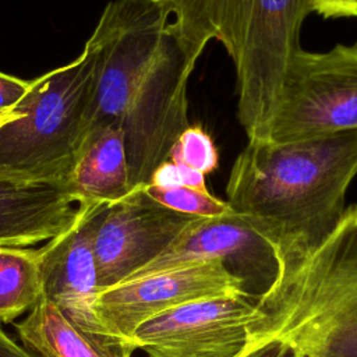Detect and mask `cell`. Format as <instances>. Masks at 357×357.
Here are the masks:
<instances>
[{
    "instance_id": "6da1fadb",
    "label": "cell",
    "mask_w": 357,
    "mask_h": 357,
    "mask_svg": "<svg viewBox=\"0 0 357 357\" xmlns=\"http://www.w3.org/2000/svg\"><path fill=\"white\" fill-rule=\"evenodd\" d=\"M167 24L159 0H113L91 33L99 67L84 141L105 126H119L132 190L149 184L190 126L187 85L197 61Z\"/></svg>"
},
{
    "instance_id": "7a4b0ae2",
    "label": "cell",
    "mask_w": 357,
    "mask_h": 357,
    "mask_svg": "<svg viewBox=\"0 0 357 357\" xmlns=\"http://www.w3.org/2000/svg\"><path fill=\"white\" fill-rule=\"evenodd\" d=\"M356 174L357 130L248 142L233 163L226 202L268 241L317 238L342 218Z\"/></svg>"
},
{
    "instance_id": "3957f363",
    "label": "cell",
    "mask_w": 357,
    "mask_h": 357,
    "mask_svg": "<svg viewBox=\"0 0 357 357\" xmlns=\"http://www.w3.org/2000/svg\"><path fill=\"white\" fill-rule=\"evenodd\" d=\"M174 17L169 32L197 61L211 40L222 43L236 70L237 117L248 142L265 141L280 82L300 49L312 0H159Z\"/></svg>"
},
{
    "instance_id": "277c9868",
    "label": "cell",
    "mask_w": 357,
    "mask_h": 357,
    "mask_svg": "<svg viewBox=\"0 0 357 357\" xmlns=\"http://www.w3.org/2000/svg\"><path fill=\"white\" fill-rule=\"evenodd\" d=\"M98 67L89 36L77 59L33 79L15 106L22 116L0 127V178L66 185L85 138Z\"/></svg>"
},
{
    "instance_id": "5b68a950",
    "label": "cell",
    "mask_w": 357,
    "mask_h": 357,
    "mask_svg": "<svg viewBox=\"0 0 357 357\" xmlns=\"http://www.w3.org/2000/svg\"><path fill=\"white\" fill-rule=\"evenodd\" d=\"M357 130V43L290 57L265 141L293 142Z\"/></svg>"
},
{
    "instance_id": "8992f818",
    "label": "cell",
    "mask_w": 357,
    "mask_h": 357,
    "mask_svg": "<svg viewBox=\"0 0 357 357\" xmlns=\"http://www.w3.org/2000/svg\"><path fill=\"white\" fill-rule=\"evenodd\" d=\"M247 293L245 278L225 259L134 273L96 294L93 312L105 332L130 339L146 319L192 301Z\"/></svg>"
},
{
    "instance_id": "52a82bcc",
    "label": "cell",
    "mask_w": 357,
    "mask_h": 357,
    "mask_svg": "<svg viewBox=\"0 0 357 357\" xmlns=\"http://www.w3.org/2000/svg\"><path fill=\"white\" fill-rule=\"evenodd\" d=\"M198 218L166 208L145 187L107 204L95 236L99 291L152 262Z\"/></svg>"
},
{
    "instance_id": "ba28073f",
    "label": "cell",
    "mask_w": 357,
    "mask_h": 357,
    "mask_svg": "<svg viewBox=\"0 0 357 357\" xmlns=\"http://www.w3.org/2000/svg\"><path fill=\"white\" fill-rule=\"evenodd\" d=\"M250 291L183 304L142 322L130 340L149 357H238L252 312Z\"/></svg>"
},
{
    "instance_id": "9c48e42d",
    "label": "cell",
    "mask_w": 357,
    "mask_h": 357,
    "mask_svg": "<svg viewBox=\"0 0 357 357\" xmlns=\"http://www.w3.org/2000/svg\"><path fill=\"white\" fill-rule=\"evenodd\" d=\"M107 204H79L73 225L42 251V296L88 333H107L93 312L98 289L95 236Z\"/></svg>"
},
{
    "instance_id": "30bf717a",
    "label": "cell",
    "mask_w": 357,
    "mask_h": 357,
    "mask_svg": "<svg viewBox=\"0 0 357 357\" xmlns=\"http://www.w3.org/2000/svg\"><path fill=\"white\" fill-rule=\"evenodd\" d=\"M208 259L275 264L271 244L238 213L198 218L158 258L135 273L158 272Z\"/></svg>"
},
{
    "instance_id": "8fae6325",
    "label": "cell",
    "mask_w": 357,
    "mask_h": 357,
    "mask_svg": "<svg viewBox=\"0 0 357 357\" xmlns=\"http://www.w3.org/2000/svg\"><path fill=\"white\" fill-rule=\"evenodd\" d=\"M78 204L66 185L0 178V245L28 247L68 229Z\"/></svg>"
},
{
    "instance_id": "7c38bea8",
    "label": "cell",
    "mask_w": 357,
    "mask_h": 357,
    "mask_svg": "<svg viewBox=\"0 0 357 357\" xmlns=\"http://www.w3.org/2000/svg\"><path fill=\"white\" fill-rule=\"evenodd\" d=\"M17 332L35 357H131L137 350L130 339L79 329L43 296L17 324Z\"/></svg>"
},
{
    "instance_id": "4fadbf2b",
    "label": "cell",
    "mask_w": 357,
    "mask_h": 357,
    "mask_svg": "<svg viewBox=\"0 0 357 357\" xmlns=\"http://www.w3.org/2000/svg\"><path fill=\"white\" fill-rule=\"evenodd\" d=\"M66 187L78 205L112 204L132 191L119 126H105L84 141Z\"/></svg>"
},
{
    "instance_id": "5bb4252c",
    "label": "cell",
    "mask_w": 357,
    "mask_h": 357,
    "mask_svg": "<svg viewBox=\"0 0 357 357\" xmlns=\"http://www.w3.org/2000/svg\"><path fill=\"white\" fill-rule=\"evenodd\" d=\"M40 248L0 245V322H13L42 297Z\"/></svg>"
},
{
    "instance_id": "9a60e30c",
    "label": "cell",
    "mask_w": 357,
    "mask_h": 357,
    "mask_svg": "<svg viewBox=\"0 0 357 357\" xmlns=\"http://www.w3.org/2000/svg\"><path fill=\"white\" fill-rule=\"evenodd\" d=\"M145 190L159 204L185 215L213 218L231 211L226 201L213 197L208 188H195L188 185L160 187L149 184Z\"/></svg>"
},
{
    "instance_id": "2e32d148",
    "label": "cell",
    "mask_w": 357,
    "mask_h": 357,
    "mask_svg": "<svg viewBox=\"0 0 357 357\" xmlns=\"http://www.w3.org/2000/svg\"><path fill=\"white\" fill-rule=\"evenodd\" d=\"M167 160L187 166L204 176L219 165V153L211 135L201 126H188L172 146Z\"/></svg>"
},
{
    "instance_id": "e0dca14e",
    "label": "cell",
    "mask_w": 357,
    "mask_h": 357,
    "mask_svg": "<svg viewBox=\"0 0 357 357\" xmlns=\"http://www.w3.org/2000/svg\"><path fill=\"white\" fill-rule=\"evenodd\" d=\"M149 184L160 185V187L188 185V187H195V188H206L204 174H201L187 166L173 163L170 160H166L156 167V170L153 172V174L151 177Z\"/></svg>"
},
{
    "instance_id": "ac0fdd59",
    "label": "cell",
    "mask_w": 357,
    "mask_h": 357,
    "mask_svg": "<svg viewBox=\"0 0 357 357\" xmlns=\"http://www.w3.org/2000/svg\"><path fill=\"white\" fill-rule=\"evenodd\" d=\"M33 79H21L0 73V112L15 109V106L31 91Z\"/></svg>"
},
{
    "instance_id": "d6986e66",
    "label": "cell",
    "mask_w": 357,
    "mask_h": 357,
    "mask_svg": "<svg viewBox=\"0 0 357 357\" xmlns=\"http://www.w3.org/2000/svg\"><path fill=\"white\" fill-rule=\"evenodd\" d=\"M312 8L324 18L357 17V0H312Z\"/></svg>"
},
{
    "instance_id": "ffe728a7",
    "label": "cell",
    "mask_w": 357,
    "mask_h": 357,
    "mask_svg": "<svg viewBox=\"0 0 357 357\" xmlns=\"http://www.w3.org/2000/svg\"><path fill=\"white\" fill-rule=\"evenodd\" d=\"M0 357H35L26 349L18 346L6 332L0 328Z\"/></svg>"
},
{
    "instance_id": "44dd1931",
    "label": "cell",
    "mask_w": 357,
    "mask_h": 357,
    "mask_svg": "<svg viewBox=\"0 0 357 357\" xmlns=\"http://www.w3.org/2000/svg\"><path fill=\"white\" fill-rule=\"evenodd\" d=\"M21 116H22V112L21 110H15V109L0 112V127H3L4 124H7V123H10L13 120H17Z\"/></svg>"
}]
</instances>
